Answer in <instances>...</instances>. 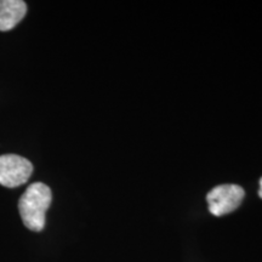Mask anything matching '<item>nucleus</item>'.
<instances>
[{
  "instance_id": "1",
  "label": "nucleus",
  "mask_w": 262,
  "mask_h": 262,
  "mask_svg": "<svg viewBox=\"0 0 262 262\" xmlns=\"http://www.w3.org/2000/svg\"><path fill=\"white\" fill-rule=\"evenodd\" d=\"M51 189L42 182H34L26 189L18 202V211L26 227L40 232L45 227V216L51 204Z\"/></svg>"
},
{
  "instance_id": "2",
  "label": "nucleus",
  "mask_w": 262,
  "mask_h": 262,
  "mask_svg": "<svg viewBox=\"0 0 262 262\" xmlns=\"http://www.w3.org/2000/svg\"><path fill=\"white\" fill-rule=\"evenodd\" d=\"M244 189L238 185H221L212 188L206 195L209 210L215 216H224L234 211L244 199Z\"/></svg>"
},
{
  "instance_id": "3",
  "label": "nucleus",
  "mask_w": 262,
  "mask_h": 262,
  "mask_svg": "<svg viewBox=\"0 0 262 262\" xmlns=\"http://www.w3.org/2000/svg\"><path fill=\"white\" fill-rule=\"evenodd\" d=\"M33 165L28 159L17 155L0 156V185L15 188L31 178Z\"/></svg>"
},
{
  "instance_id": "4",
  "label": "nucleus",
  "mask_w": 262,
  "mask_h": 262,
  "mask_svg": "<svg viewBox=\"0 0 262 262\" xmlns=\"http://www.w3.org/2000/svg\"><path fill=\"white\" fill-rule=\"evenodd\" d=\"M27 5L22 0H0V31L8 32L25 17Z\"/></svg>"
},
{
  "instance_id": "5",
  "label": "nucleus",
  "mask_w": 262,
  "mask_h": 262,
  "mask_svg": "<svg viewBox=\"0 0 262 262\" xmlns=\"http://www.w3.org/2000/svg\"><path fill=\"white\" fill-rule=\"evenodd\" d=\"M258 195H260L262 198V178L260 180V189H258Z\"/></svg>"
}]
</instances>
